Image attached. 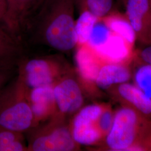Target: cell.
Instances as JSON below:
<instances>
[{"mask_svg": "<svg viewBox=\"0 0 151 151\" xmlns=\"http://www.w3.org/2000/svg\"><path fill=\"white\" fill-rule=\"evenodd\" d=\"M73 0H45L35 19L37 34L43 43L62 52L78 44Z\"/></svg>", "mask_w": 151, "mask_h": 151, "instance_id": "1", "label": "cell"}, {"mask_svg": "<svg viewBox=\"0 0 151 151\" xmlns=\"http://www.w3.org/2000/svg\"><path fill=\"white\" fill-rule=\"evenodd\" d=\"M27 92L16 76L0 92V127L22 133L34 127Z\"/></svg>", "mask_w": 151, "mask_h": 151, "instance_id": "2", "label": "cell"}, {"mask_svg": "<svg viewBox=\"0 0 151 151\" xmlns=\"http://www.w3.org/2000/svg\"><path fill=\"white\" fill-rule=\"evenodd\" d=\"M151 122L132 108L123 106L114 113L111 127L104 138L105 146L111 151H141V141Z\"/></svg>", "mask_w": 151, "mask_h": 151, "instance_id": "3", "label": "cell"}, {"mask_svg": "<svg viewBox=\"0 0 151 151\" xmlns=\"http://www.w3.org/2000/svg\"><path fill=\"white\" fill-rule=\"evenodd\" d=\"M73 68L63 56L50 55L32 58H20L17 64V78L32 89L54 86Z\"/></svg>", "mask_w": 151, "mask_h": 151, "instance_id": "4", "label": "cell"}, {"mask_svg": "<svg viewBox=\"0 0 151 151\" xmlns=\"http://www.w3.org/2000/svg\"><path fill=\"white\" fill-rule=\"evenodd\" d=\"M27 151H75L74 140L67 118L57 113L48 120L27 131Z\"/></svg>", "mask_w": 151, "mask_h": 151, "instance_id": "5", "label": "cell"}, {"mask_svg": "<svg viewBox=\"0 0 151 151\" xmlns=\"http://www.w3.org/2000/svg\"><path fill=\"white\" fill-rule=\"evenodd\" d=\"M104 106L100 104L89 105L74 115L70 126L72 137L78 145H93L103 139L96 122Z\"/></svg>", "mask_w": 151, "mask_h": 151, "instance_id": "6", "label": "cell"}, {"mask_svg": "<svg viewBox=\"0 0 151 151\" xmlns=\"http://www.w3.org/2000/svg\"><path fill=\"white\" fill-rule=\"evenodd\" d=\"M57 113L68 118L83 107L84 96L81 83L73 69L53 86Z\"/></svg>", "mask_w": 151, "mask_h": 151, "instance_id": "7", "label": "cell"}, {"mask_svg": "<svg viewBox=\"0 0 151 151\" xmlns=\"http://www.w3.org/2000/svg\"><path fill=\"white\" fill-rule=\"evenodd\" d=\"M45 0H6V30L19 39L22 30L35 18Z\"/></svg>", "mask_w": 151, "mask_h": 151, "instance_id": "8", "label": "cell"}, {"mask_svg": "<svg viewBox=\"0 0 151 151\" xmlns=\"http://www.w3.org/2000/svg\"><path fill=\"white\" fill-rule=\"evenodd\" d=\"M125 16L135 33L136 40L151 43V6L150 0H126Z\"/></svg>", "mask_w": 151, "mask_h": 151, "instance_id": "9", "label": "cell"}, {"mask_svg": "<svg viewBox=\"0 0 151 151\" xmlns=\"http://www.w3.org/2000/svg\"><path fill=\"white\" fill-rule=\"evenodd\" d=\"M107 91L123 106L132 108L146 119H151V99L134 83L125 82Z\"/></svg>", "mask_w": 151, "mask_h": 151, "instance_id": "10", "label": "cell"}, {"mask_svg": "<svg viewBox=\"0 0 151 151\" xmlns=\"http://www.w3.org/2000/svg\"><path fill=\"white\" fill-rule=\"evenodd\" d=\"M27 97L34 118V127L57 113L53 86L28 88Z\"/></svg>", "mask_w": 151, "mask_h": 151, "instance_id": "11", "label": "cell"}, {"mask_svg": "<svg viewBox=\"0 0 151 151\" xmlns=\"http://www.w3.org/2000/svg\"><path fill=\"white\" fill-rule=\"evenodd\" d=\"M81 45L76 54L78 75L83 81L95 84L99 71L106 62L88 43Z\"/></svg>", "mask_w": 151, "mask_h": 151, "instance_id": "12", "label": "cell"}, {"mask_svg": "<svg viewBox=\"0 0 151 151\" xmlns=\"http://www.w3.org/2000/svg\"><path fill=\"white\" fill-rule=\"evenodd\" d=\"M129 68L125 63H105L98 72L95 85L102 90L128 82L132 77Z\"/></svg>", "mask_w": 151, "mask_h": 151, "instance_id": "13", "label": "cell"}, {"mask_svg": "<svg viewBox=\"0 0 151 151\" xmlns=\"http://www.w3.org/2000/svg\"><path fill=\"white\" fill-rule=\"evenodd\" d=\"M132 48L123 39L112 33L103 45L94 49L106 63L126 64L133 55Z\"/></svg>", "mask_w": 151, "mask_h": 151, "instance_id": "14", "label": "cell"}, {"mask_svg": "<svg viewBox=\"0 0 151 151\" xmlns=\"http://www.w3.org/2000/svg\"><path fill=\"white\" fill-rule=\"evenodd\" d=\"M22 52L19 39L0 27V67L17 65Z\"/></svg>", "mask_w": 151, "mask_h": 151, "instance_id": "15", "label": "cell"}, {"mask_svg": "<svg viewBox=\"0 0 151 151\" xmlns=\"http://www.w3.org/2000/svg\"><path fill=\"white\" fill-rule=\"evenodd\" d=\"M102 19H104L105 25L111 32L123 39L131 47H133L136 40L135 33L125 15L112 12Z\"/></svg>", "mask_w": 151, "mask_h": 151, "instance_id": "16", "label": "cell"}, {"mask_svg": "<svg viewBox=\"0 0 151 151\" xmlns=\"http://www.w3.org/2000/svg\"><path fill=\"white\" fill-rule=\"evenodd\" d=\"M81 14L87 13L102 19L113 12V0H73Z\"/></svg>", "mask_w": 151, "mask_h": 151, "instance_id": "17", "label": "cell"}, {"mask_svg": "<svg viewBox=\"0 0 151 151\" xmlns=\"http://www.w3.org/2000/svg\"><path fill=\"white\" fill-rule=\"evenodd\" d=\"M0 151H27L23 133L0 127Z\"/></svg>", "mask_w": 151, "mask_h": 151, "instance_id": "18", "label": "cell"}, {"mask_svg": "<svg viewBox=\"0 0 151 151\" xmlns=\"http://www.w3.org/2000/svg\"><path fill=\"white\" fill-rule=\"evenodd\" d=\"M133 78L134 84L151 99V65L142 63L136 69Z\"/></svg>", "mask_w": 151, "mask_h": 151, "instance_id": "19", "label": "cell"}, {"mask_svg": "<svg viewBox=\"0 0 151 151\" xmlns=\"http://www.w3.org/2000/svg\"><path fill=\"white\" fill-rule=\"evenodd\" d=\"M96 20L97 19L93 16L87 17L83 16L78 23H76V28L78 37V44H82L88 42Z\"/></svg>", "mask_w": 151, "mask_h": 151, "instance_id": "20", "label": "cell"}, {"mask_svg": "<svg viewBox=\"0 0 151 151\" xmlns=\"http://www.w3.org/2000/svg\"><path fill=\"white\" fill-rule=\"evenodd\" d=\"M114 113L109 106L105 105L96 122L97 128L105 138L113 124Z\"/></svg>", "mask_w": 151, "mask_h": 151, "instance_id": "21", "label": "cell"}, {"mask_svg": "<svg viewBox=\"0 0 151 151\" xmlns=\"http://www.w3.org/2000/svg\"><path fill=\"white\" fill-rule=\"evenodd\" d=\"M17 73V65L0 67V92Z\"/></svg>", "mask_w": 151, "mask_h": 151, "instance_id": "22", "label": "cell"}, {"mask_svg": "<svg viewBox=\"0 0 151 151\" xmlns=\"http://www.w3.org/2000/svg\"><path fill=\"white\" fill-rule=\"evenodd\" d=\"M135 55L139 62L151 65V43L137 51Z\"/></svg>", "mask_w": 151, "mask_h": 151, "instance_id": "23", "label": "cell"}, {"mask_svg": "<svg viewBox=\"0 0 151 151\" xmlns=\"http://www.w3.org/2000/svg\"><path fill=\"white\" fill-rule=\"evenodd\" d=\"M6 10H7L6 0H0V27L4 28L5 30V20Z\"/></svg>", "mask_w": 151, "mask_h": 151, "instance_id": "24", "label": "cell"}, {"mask_svg": "<svg viewBox=\"0 0 151 151\" xmlns=\"http://www.w3.org/2000/svg\"><path fill=\"white\" fill-rule=\"evenodd\" d=\"M122 1H123V4H125V2H126V0H122Z\"/></svg>", "mask_w": 151, "mask_h": 151, "instance_id": "25", "label": "cell"}, {"mask_svg": "<svg viewBox=\"0 0 151 151\" xmlns=\"http://www.w3.org/2000/svg\"><path fill=\"white\" fill-rule=\"evenodd\" d=\"M150 4H151V0H150Z\"/></svg>", "mask_w": 151, "mask_h": 151, "instance_id": "26", "label": "cell"}]
</instances>
